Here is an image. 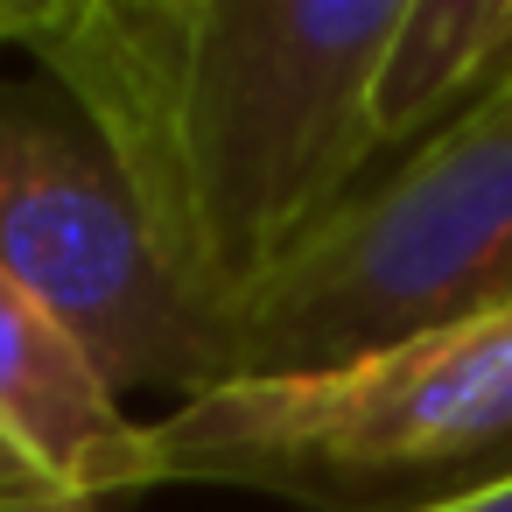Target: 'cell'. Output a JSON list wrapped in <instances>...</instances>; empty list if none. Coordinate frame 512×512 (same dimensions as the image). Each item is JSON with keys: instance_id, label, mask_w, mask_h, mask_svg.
I'll use <instances>...</instances> for the list:
<instances>
[{"instance_id": "obj_1", "label": "cell", "mask_w": 512, "mask_h": 512, "mask_svg": "<svg viewBox=\"0 0 512 512\" xmlns=\"http://www.w3.org/2000/svg\"><path fill=\"white\" fill-rule=\"evenodd\" d=\"M393 29L400 0L0 8V50L92 120L162 260L232 330L246 295L386 162L372 92Z\"/></svg>"}, {"instance_id": "obj_2", "label": "cell", "mask_w": 512, "mask_h": 512, "mask_svg": "<svg viewBox=\"0 0 512 512\" xmlns=\"http://www.w3.org/2000/svg\"><path fill=\"white\" fill-rule=\"evenodd\" d=\"M155 484H232L309 512H414L512 477V316L330 372L225 379L148 421Z\"/></svg>"}, {"instance_id": "obj_3", "label": "cell", "mask_w": 512, "mask_h": 512, "mask_svg": "<svg viewBox=\"0 0 512 512\" xmlns=\"http://www.w3.org/2000/svg\"><path fill=\"white\" fill-rule=\"evenodd\" d=\"M512 316V92L372 169L239 309V379Z\"/></svg>"}, {"instance_id": "obj_4", "label": "cell", "mask_w": 512, "mask_h": 512, "mask_svg": "<svg viewBox=\"0 0 512 512\" xmlns=\"http://www.w3.org/2000/svg\"><path fill=\"white\" fill-rule=\"evenodd\" d=\"M0 281L50 309L120 393L190 400L239 379L232 323L162 260L120 162L43 71H0Z\"/></svg>"}, {"instance_id": "obj_5", "label": "cell", "mask_w": 512, "mask_h": 512, "mask_svg": "<svg viewBox=\"0 0 512 512\" xmlns=\"http://www.w3.org/2000/svg\"><path fill=\"white\" fill-rule=\"evenodd\" d=\"M148 484V421L127 414V393L50 309L0 281V491H57L113 512V498Z\"/></svg>"}, {"instance_id": "obj_6", "label": "cell", "mask_w": 512, "mask_h": 512, "mask_svg": "<svg viewBox=\"0 0 512 512\" xmlns=\"http://www.w3.org/2000/svg\"><path fill=\"white\" fill-rule=\"evenodd\" d=\"M512 92V0H400L379 64V155H407L484 99Z\"/></svg>"}, {"instance_id": "obj_7", "label": "cell", "mask_w": 512, "mask_h": 512, "mask_svg": "<svg viewBox=\"0 0 512 512\" xmlns=\"http://www.w3.org/2000/svg\"><path fill=\"white\" fill-rule=\"evenodd\" d=\"M414 512H512V477H498V484H477V491H463V498H442V505H414Z\"/></svg>"}, {"instance_id": "obj_8", "label": "cell", "mask_w": 512, "mask_h": 512, "mask_svg": "<svg viewBox=\"0 0 512 512\" xmlns=\"http://www.w3.org/2000/svg\"><path fill=\"white\" fill-rule=\"evenodd\" d=\"M0 512H106V505H78L57 491H0Z\"/></svg>"}]
</instances>
